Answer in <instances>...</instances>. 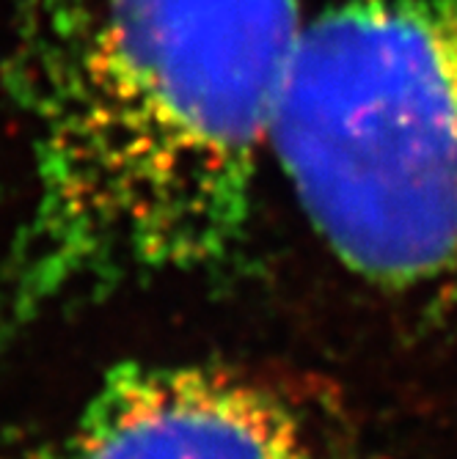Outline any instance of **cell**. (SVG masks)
Returning <instances> with one entry per match:
<instances>
[{
  "label": "cell",
  "mask_w": 457,
  "mask_h": 459,
  "mask_svg": "<svg viewBox=\"0 0 457 459\" xmlns=\"http://www.w3.org/2000/svg\"><path fill=\"white\" fill-rule=\"evenodd\" d=\"M303 0H20L28 206L0 333L240 247Z\"/></svg>",
  "instance_id": "1"
},
{
  "label": "cell",
  "mask_w": 457,
  "mask_h": 459,
  "mask_svg": "<svg viewBox=\"0 0 457 459\" xmlns=\"http://www.w3.org/2000/svg\"><path fill=\"white\" fill-rule=\"evenodd\" d=\"M270 160L350 273L457 314V0L306 4Z\"/></svg>",
  "instance_id": "2"
},
{
  "label": "cell",
  "mask_w": 457,
  "mask_h": 459,
  "mask_svg": "<svg viewBox=\"0 0 457 459\" xmlns=\"http://www.w3.org/2000/svg\"><path fill=\"white\" fill-rule=\"evenodd\" d=\"M36 459H358L328 399L226 363L110 371Z\"/></svg>",
  "instance_id": "3"
}]
</instances>
